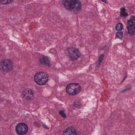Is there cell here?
I'll return each instance as SVG.
<instances>
[{"label":"cell","instance_id":"1","mask_svg":"<svg viewBox=\"0 0 135 135\" xmlns=\"http://www.w3.org/2000/svg\"><path fill=\"white\" fill-rule=\"evenodd\" d=\"M63 4L65 8L69 11H80L81 4L78 0H65Z\"/></svg>","mask_w":135,"mask_h":135},{"label":"cell","instance_id":"2","mask_svg":"<svg viewBox=\"0 0 135 135\" xmlns=\"http://www.w3.org/2000/svg\"><path fill=\"white\" fill-rule=\"evenodd\" d=\"M34 79L38 85H43L46 84L48 81V76L45 72H38L35 75Z\"/></svg>","mask_w":135,"mask_h":135},{"label":"cell","instance_id":"3","mask_svg":"<svg viewBox=\"0 0 135 135\" xmlns=\"http://www.w3.org/2000/svg\"><path fill=\"white\" fill-rule=\"evenodd\" d=\"M81 89V86L78 83H71L68 84L66 86V91L69 95L74 96L78 94Z\"/></svg>","mask_w":135,"mask_h":135},{"label":"cell","instance_id":"4","mask_svg":"<svg viewBox=\"0 0 135 135\" xmlns=\"http://www.w3.org/2000/svg\"><path fill=\"white\" fill-rule=\"evenodd\" d=\"M13 67V62L11 60L6 59L0 62V70L3 71H10L12 70Z\"/></svg>","mask_w":135,"mask_h":135},{"label":"cell","instance_id":"5","mask_svg":"<svg viewBox=\"0 0 135 135\" xmlns=\"http://www.w3.org/2000/svg\"><path fill=\"white\" fill-rule=\"evenodd\" d=\"M67 53L70 59L72 61L77 60L81 55L79 50L76 48H69L68 50Z\"/></svg>","mask_w":135,"mask_h":135},{"label":"cell","instance_id":"6","mask_svg":"<svg viewBox=\"0 0 135 135\" xmlns=\"http://www.w3.org/2000/svg\"><path fill=\"white\" fill-rule=\"evenodd\" d=\"M16 133L20 135H24L27 134L28 131V127L24 123L18 124L16 128Z\"/></svg>","mask_w":135,"mask_h":135},{"label":"cell","instance_id":"7","mask_svg":"<svg viewBox=\"0 0 135 135\" xmlns=\"http://www.w3.org/2000/svg\"><path fill=\"white\" fill-rule=\"evenodd\" d=\"M127 28L129 34L135 35V16H132L128 21Z\"/></svg>","mask_w":135,"mask_h":135},{"label":"cell","instance_id":"8","mask_svg":"<svg viewBox=\"0 0 135 135\" xmlns=\"http://www.w3.org/2000/svg\"><path fill=\"white\" fill-rule=\"evenodd\" d=\"M22 96L23 98L25 100H31L34 97V92L31 89H26L23 91Z\"/></svg>","mask_w":135,"mask_h":135},{"label":"cell","instance_id":"9","mask_svg":"<svg viewBox=\"0 0 135 135\" xmlns=\"http://www.w3.org/2000/svg\"><path fill=\"white\" fill-rule=\"evenodd\" d=\"M62 135H77V134L74 128L70 127L64 131Z\"/></svg>","mask_w":135,"mask_h":135},{"label":"cell","instance_id":"10","mask_svg":"<svg viewBox=\"0 0 135 135\" xmlns=\"http://www.w3.org/2000/svg\"><path fill=\"white\" fill-rule=\"evenodd\" d=\"M40 62L41 64L43 65H46L50 66V61L46 57H44L41 58L40 59Z\"/></svg>","mask_w":135,"mask_h":135},{"label":"cell","instance_id":"11","mask_svg":"<svg viewBox=\"0 0 135 135\" xmlns=\"http://www.w3.org/2000/svg\"><path fill=\"white\" fill-rule=\"evenodd\" d=\"M120 16H122L126 17L128 16V14L126 12V9L125 8H122L120 9Z\"/></svg>","mask_w":135,"mask_h":135},{"label":"cell","instance_id":"12","mask_svg":"<svg viewBox=\"0 0 135 135\" xmlns=\"http://www.w3.org/2000/svg\"><path fill=\"white\" fill-rule=\"evenodd\" d=\"M13 0H0V2L2 4H7L11 3Z\"/></svg>","mask_w":135,"mask_h":135},{"label":"cell","instance_id":"13","mask_svg":"<svg viewBox=\"0 0 135 135\" xmlns=\"http://www.w3.org/2000/svg\"><path fill=\"white\" fill-rule=\"evenodd\" d=\"M123 25L121 23H119L117 24V25L116 27V29L117 31H121L123 30Z\"/></svg>","mask_w":135,"mask_h":135},{"label":"cell","instance_id":"14","mask_svg":"<svg viewBox=\"0 0 135 135\" xmlns=\"http://www.w3.org/2000/svg\"><path fill=\"white\" fill-rule=\"evenodd\" d=\"M123 32H117L116 33V38L122 40L123 39Z\"/></svg>","mask_w":135,"mask_h":135},{"label":"cell","instance_id":"15","mask_svg":"<svg viewBox=\"0 0 135 135\" xmlns=\"http://www.w3.org/2000/svg\"><path fill=\"white\" fill-rule=\"evenodd\" d=\"M59 114H60L63 118H66V113H65V111H60V112H59Z\"/></svg>","mask_w":135,"mask_h":135},{"label":"cell","instance_id":"16","mask_svg":"<svg viewBox=\"0 0 135 135\" xmlns=\"http://www.w3.org/2000/svg\"><path fill=\"white\" fill-rule=\"evenodd\" d=\"M104 55H101V56L100 57V58H99V62H101L102 61V60H103V58H104Z\"/></svg>","mask_w":135,"mask_h":135},{"label":"cell","instance_id":"17","mask_svg":"<svg viewBox=\"0 0 135 135\" xmlns=\"http://www.w3.org/2000/svg\"><path fill=\"white\" fill-rule=\"evenodd\" d=\"M101 1L103 2H104V3H107V0H101Z\"/></svg>","mask_w":135,"mask_h":135},{"label":"cell","instance_id":"18","mask_svg":"<svg viewBox=\"0 0 135 135\" xmlns=\"http://www.w3.org/2000/svg\"><path fill=\"white\" fill-rule=\"evenodd\" d=\"M0 135H1V134H0Z\"/></svg>","mask_w":135,"mask_h":135}]
</instances>
